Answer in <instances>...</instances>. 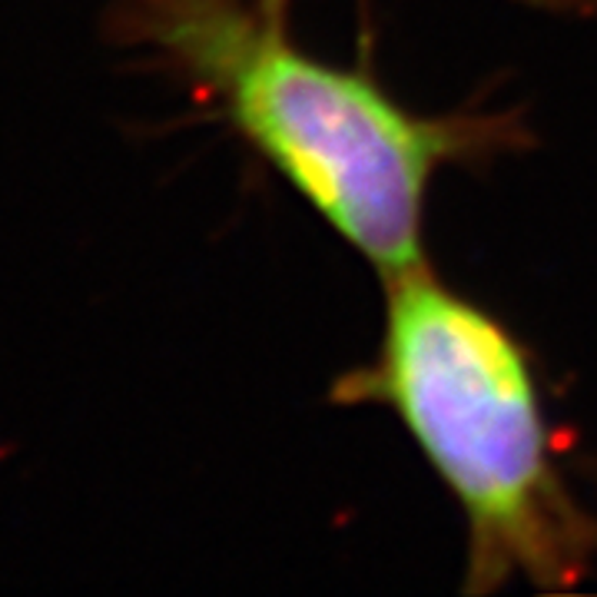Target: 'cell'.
<instances>
[{
    "instance_id": "obj_1",
    "label": "cell",
    "mask_w": 597,
    "mask_h": 597,
    "mask_svg": "<svg viewBox=\"0 0 597 597\" xmlns=\"http://www.w3.org/2000/svg\"><path fill=\"white\" fill-rule=\"evenodd\" d=\"M116 40L183 80L382 279L422 266L432 176L501 119L418 116L369 74L316 60L246 0H116Z\"/></svg>"
},
{
    "instance_id": "obj_2",
    "label": "cell",
    "mask_w": 597,
    "mask_h": 597,
    "mask_svg": "<svg viewBox=\"0 0 597 597\" xmlns=\"http://www.w3.org/2000/svg\"><path fill=\"white\" fill-rule=\"evenodd\" d=\"M332 398L392 408L439 471L468 524V594L571 590L594 568L597 521L564 482L524 345L425 263L385 279L379 352Z\"/></svg>"
},
{
    "instance_id": "obj_3",
    "label": "cell",
    "mask_w": 597,
    "mask_h": 597,
    "mask_svg": "<svg viewBox=\"0 0 597 597\" xmlns=\"http://www.w3.org/2000/svg\"><path fill=\"white\" fill-rule=\"evenodd\" d=\"M256 4H259V11H263L269 21H279V24H285L289 0H256Z\"/></svg>"
}]
</instances>
